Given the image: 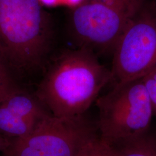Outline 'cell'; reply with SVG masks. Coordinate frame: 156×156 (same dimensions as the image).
<instances>
[{"instance_id": "6da1fadb", "label": "cell", "mask_w": 156, "mask_h": 156, "mask_svg": "<svg viewBox=\"0 0 156 156\" xmlns=\"http://www.w3.org/2000/svg\"><path fill=\"white\" fill-rule=\"evenodd\" d=\"M112 80L111 70L86 48L64 55L40 84L37 97L51 115L58 117L83 115Z\"/></svg>"}, {"instance_id": "7a4b0ae2", "label": "cell", "mask_w": 156, "mask_h": 156, "mask_svg": "<svg viewBox=\"0 0 156 156\" xmlns=\"http://www.w3.org/2000/svg\"><path fill=\"white\" fill-rule=\"evenodd\" d=\"M39 0H0V60L8 68L35 67L50 38V22Z\"/></svg>"}, {"instance_id": "3957f363", "label": "cell", "mask_w": 156, "mask_h": 156, "mask_svg": "<svg viewBox=\"0 0 156 156\" xmlns=\"http://www.w3.org/2000/svg\"><path fill=\"white\" fill-rule=\"evenodd\" d=\"M97 105L100 137L109 145L146 134L154 115L142 78L115 84L97 99Z\"/></svg>"}, {"instance_id": "277c9868", "label": "cell", "mask_w": 156, "mask_h": 156, "mask_svg": "<svg viewBox=\"0 0 156 156\" xmlns=\"http://www.w3.org/2000/svg\"><path fill=\"white\" fill-rule=\"evenodd\" d=\"M97 136L83 115L58 117L47 114L27 135L10 139L2 153L5 156H78Z\"/></svg>"}, {"instance_id": "5b68a950", "label": "cell", "mask_w": 156, "mask_h": 156, "mask_svg": "<svg viewBox=\"0 0 156 156\" xmlns=\"http://www.w3.org/2000/svg\"><path fill=\"white\" fill-rule=\"evenodd\" d=\"M111 81L124 83L156 68V6L149 0L129 23L113 50Z\"/></svg>"}, {"instance_id": "8992f818", "label": "cell", "mask_w": 156, "mask_h": 156, "mask_svg": "<svg viewBox=\"0 0 156 156\" xmlns=\"http://www.w3.org/2000/svg\"><path fill=\"white\" fill-rule=\"evenodd\" d=\"M1 103L17 116L35 123L48 114L41 103L20 89L8 96Z\"/></svg>"}, {"instance_id": "52a82bcc", "label": "cell", "mask_w": 156, "mask_h": 156, "mask_svg": "<svg viewBox=\"0 0 156 156\" xmlns=\"http://www.w3.org/2000/svg\"><path fill=\"white\" fill-rule=\"evenodd\" d=\"M110 146L113 156H156V144L146 134Z\"/></svg>"}, {"instance_id": "ba28073f", "label": "cell", "mask_w": 156, "mask_h": 156, "mask_svg": "<svg viewBox=\"0 0 156 156\" xmlns=\"http://www.w3.org/2000/svg\"><path fill=\"white\" fill-rule=\"evenodd\" d=\"M78 156H113V154L110 145L98 136L84 147Z\"/></svg>"}, {"instance_id": "9c48e42d", "label": "cell", "mask_w": 156, "mask_h": 156, "mask_svg": "<svg viewBox=\"0 0 156 156\" xmlns=\"http://www.w3.org/2000/svg\"><path fill=\"white\" fill-rule=\"evenodd\" d=\"M17 89L10 70L0 60V102Z\"/></svg>"}, {"instance_id": "30bf717a", "label": "cell", "mask_w": 156, "mask_h": 156, "mask_svg": "<svg viewBox=\"0 0 156 156\" xmlns=\"http://www.w3.org/2000/svg\"><path fill=\"white\" fill-rule=\"evenodd\" d=\"M156 116V68L142 78Z\"/></svg>"}, {"instance_id": "8fae6325", "label": "cell", "mask_w": 156, "mask_h": 156, "mask_svg": "<svg viewBox=\"0 0 156 156\" xmlns=\"http://www.w3.org/2000/svg\"><path fill=\"white\" fill-rule=\"evenodd\" d=\"M10 142V138L0 134V151L2 152L5 149L6 147L9 145Z\"/></svg>"}, {"instance_id": "7c38bea8", "label": "cell", "mask_w": 156, "mask_h": 156, "mask_svg": "<svg viewBox=\"0 0 156 156\" xmlns=\"http://www.w3.org/2000/svg\"><path fill=\"white\" fill-rule=\"evenodd\" d=\"M39 1L42 5L51 7L57 5L60 0H39Z\"/></svg>"}, {"instance_id": "4fadbf2b", "label": "cell", "mask_w": 156, "mask_h": 156, "mask_svg": "<svg viewBox=\"0 0 156 156\" xmlns=\"http://www.w3.org/2000/svg\"><path fill=\"white\" fill-rule=\"evenodd\" d=\"M66 2L68 5L73 6L75 8L78 6L80 5L84 2H85V0H65Z\"/></svg>"}, {"instance_id": "5bb4252c", "label": "cell", "mask_w": 156, "mask_h": 156, "mask_svg": "<svg viewBox=\"0 0 156 156\" xmlns=\"http://www.w3.org/2000/svg\"><path fill=\"white\" fill-rule=\"evenodd\" d=\"M96 1V0H85V2H90V1Z\"/></svg>"}, {"instance_id": "9a60e30c", "label": "cell", "mask_w": 156, "mask_h": 156, "mask_svg": "<svg viewBox=\"0 0 156 156\" xmlns=\"http://www.w3.org/2000/svg\"><path fill=\"white\" fill-rule=\"evenodd\" d=\"M153 1H154V4H155L156 6V0H153Z\"/></svg>"}]
</instances>
